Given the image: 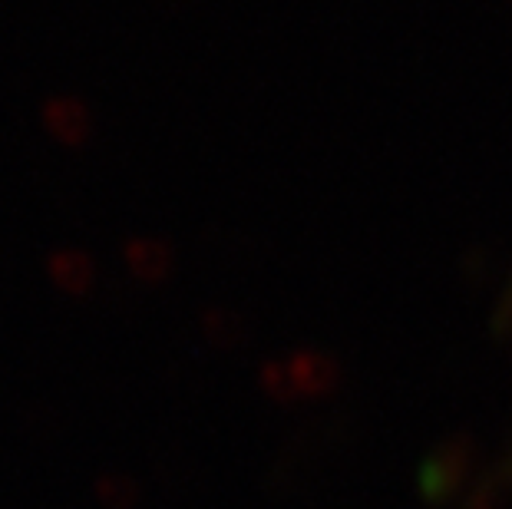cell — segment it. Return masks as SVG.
Returning <instances> with one entry per match:
<instances>
[{"label": "cell", "instance_id": "cell-1", "mask_svg": "<svg viewBox=\"0 0 512 509\" xmlns=\"http://www.w3.org/2000/svg\"><path fill=\"white\" fill-rule=\"evenodd\" d=\"M288 371L294 377V387L308 397H324L334 391L337 384V364L334 357H328L324 351H314V348H304L291 357Z\"/></svg>", "mask_w": 512, "mask_h": 509}, {"label": "cell", "instance_id": "cell-2", "mask_svg": "<svg viewBox=\"0 0 512 509\" xmlns=\"http://www.w3.org/2000/svg\"><path fill=\"white\" fill-rule=\"evenodd\" d=\"M470 463V443H466L463 437L460 440H453V443H446V447L433 457V463L427 470H423V486L433 493H450L456 480H460V473L463 467Z\"/></svg>", "mask_w": 512, "mask_h": 509}, {"label": "cell", "instance_id": "cell-3", "mask_svg": "<svg viewBox=\"0 0 512 509\" xmlns=\"http://www.w3.org/2000/svg\"><path fill=\"white\" fill-rule=\"evenodd\" d=\"M129 265L149 281L166 278L172 268V252L166 242H133L129 245Z\"/></svg>", "mask_w": 512, "mask_h": 509}, {"label": "cell", "instance_id": "cell-4", "mask_svg": "<svg viewBox=\"0 0 512 509\" xmlns=\"http://www.w3.org/2000/svg\"><path fill=\"white\" fill-rule=\"evenodd\" d=\"M202 328H205V338H209L215 348H238L242 338H245L242 318H235V314L225 311V308H209V311H205Z\"/></svg>", "mask_w": 512, "mask_h": 509}, {"label": "cell", "instance_id": "cell-5", "mask_svg": "<svg viewBox=\"0 0 512 509\" xmlns=\"http://www.w3.org/2000/svg\"><path fill=\"white\" fill-rule=\"evenodd\" d=\"M261 387L275 397V400H294V394H298V387H294V377L285 364H278V361H268L265 367H261Z\"/></svg>", "mask_w": 512, "mask_h": 509}, {"label": "cell", "instance_id": "cell-6", "mask_svg": "<svg viewBox=\"0 0 512 509\" xmlns=\"http://www.w3.org/2000/svg\"><path fill=\"white\" fill-rule=\"evenodd\" d=\"M493 331L503 338V334H512V281H509V288H506V295L503 301H499V308L493 314Z\"/></svg>", "mask_w": 512, "mask_h": 509}]
</instances>
